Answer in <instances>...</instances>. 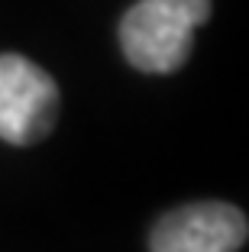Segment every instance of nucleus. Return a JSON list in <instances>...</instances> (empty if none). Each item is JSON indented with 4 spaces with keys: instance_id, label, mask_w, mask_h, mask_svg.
<instances>
[{
    "instance_id": "f03ea898",
    "label": "nucleus",
    "mask_w": 249,
    "mask_h": 252,
    "mask_svg": "<svg viewBox=\"0 0 249 252\" xmlns=\"http://www.w3.org/2000/svg\"><path fill=\"white\" fill-rule=\"evenodd\" d=\"M59 117V84L36 62L0 55V139L33 146L45 139Z\"/></svg>"
},
{
    "instance_id": "f257e3e1",
    "label": "nucleus",
    "mask_w": 249,
    "mask_h": 252,
    "mask_svg": "<svg viewBox=\"0 0 249 252\" xmlns=\"http://www.w3.org/2000/svg\"><path fill=\"white\" fill-rule=\"evenodd\" d=\"M211 16V0H140L120 20V49L133 68L172 74L188 62L191 39Z\"/></svg>"
},
{
    "instance_id": "7ed1b4c3",
    "label": "nucleus",
    "mask_w": 249,
    "mask_h": 252,
    "mask_svg": "<svg viewBox=\"0 0 249 252\" xmlns=\"http://www.w3.org/2000/svg\"><path fill=\"white\" fill-rule=\"evenodd\" d=\"M246 214L223 200L175 207L155 223L152 252H236L246 243Z\"/></svg>"
}]
</instances>
